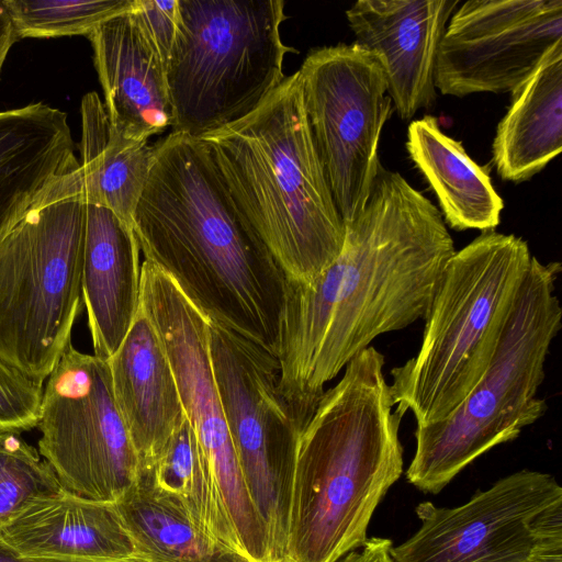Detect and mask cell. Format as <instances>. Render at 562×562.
Returning a JSON list of instances; mask_svg holds the SVG:
<instances>
[{
	"label": "cell",
	"instance_id": "6da1fadb",
	"mask_svg": "<svg viewBox=\"0 0 562 562\" xmlns=\"http://www.w3.org/2000/svg\"><path fill=\"white\" fill-rule=\"evenodd\" d=\"M454 251L437 206L381 167L334 262L307 283L288 279L279 390L302 426L325 384L374 338L424 319Z\"/></svg>",
	"mask_w": 562,
	"mask_h": 562
},
{
	"label": "cell",
	"instance_id": "7a4b0ae2",
	"mask_svg": "<svg viewBox=\"0 0 562 562\" xmlns=\"http://www.w3.org/2000/svg\"><path fill=\"white\" fill-rule=\"evenodd\" d=\"M153 149L132 216L139 251L209 321L277 358L285 273L235 203L203 139L171 132Z\"/></svg>",
	"mask_w": 562,
	"mask_h": 562
},
{
	"label": "cell",
	"instance_id": "3957f363",
	"mask_svg": "<svg viewBox=\"0 0 562 562\" xmlns=\"http://www.w3.org/2000/svg\"><path fill=\"white\" fill-rule=\"evenodd\" d=\"M369 346L325 391L300 434L284 562H338L367 541L374 510L403 472L395 409Z\"/></svg>",
	"mask_w": 562,
	"mask_h": 562
},
{
	"label": "cell",
	"instance_id": "277c9868",
	"mask_svg": "<svg viewBox=\"0 0 562 562\" xmlns=\"http://www.w3.org/2000/svg\"><path fill=\"white\" fill-rule=\"evenodd\" d=\"M201 139L286 279L307 283L334 262L345 223L312 139L299 70L251 114Z\"/></svg>",
	"mask_w": 562,
	"mask_h": 562
},
{
	"label": "cell",
	"instance_id": "5b68a950",
	"mask_svg": "<svg viewBox=\"0 0 562 562\" xmlns=\"http://www.w3.org/2000/svg\"><path fill=\"white\" fill-rule=\"evenodd\" d=\"M526 240L482 232L447 261L415 357L391 370L396 409L417 426L449 417L485 372L531 263Z\"/></svg>",
	"mask_w": 562,
	"mask_h": 562
},
{
	"label": "cell",
	"instance_id": "8992f818",
	"mask_svg": "<svg viewBox=\"0 0 562 562\" xmlns=\"http://www.w3.org/2000/svg\"><path fill=\"white\" fill-rule=\"evenodd\" d=\"M561 263L532 256L497 348L479 382L446 419L417 426L406 470L411 484L438 494L492 448L516 439L548 406L538 390L552 341L562 327L555 295Z\"/></svg>",
	"mask_w": 562,
	"mask_h": 562
},
{
	"label": "cell",
	"instance_id": "52a82bcc",
	"mask_svg": "<svg viewBox=\"0 0 562 562\" xmlns=\"http://www.w3.org/2000/svg\"><path fill=\"white\" fill-rule=\"evenodd\" d=\"M80 164L0 241V359L44 382L83 306Z\"/></svg>",
	"mask_w": 562,
	"mask_h": 562
},
{
	"label": "cell",
	"instance_id": "ba28073f",
	"mask_svg": "<svg viewBox=\"0 0 562 562\" xmlns=\"http://www.w3.org/2000/svg\"><path fill=\"white\" fill-rule=\"evenodd\" d=\"M283 0H178L166 65L171 132L201 138L254 111L284 80Z\"/></svg>",
	"mask_w": 562,
	"mask_h": 562
},
{
	"label": "cell",
	"instance_id": "9c48e42d",
	"mask_svg": "<svg viewBox=\"0 0 562 562\" xmlns=\"http://www.w3.org/2000/svg\"><path fill=\"white\" fill-rule=\"evenodd\" d=\"M210 356L233 447L249 495L284 562L296 451L303 427L279 390L274 356L209 321Z\"/></svg>",
	"mask_w": 562,
	"mask_h": 562
},
{
	"label": "cell",
	"instance_id": "30bf717a",
	"mask_svg": "<svg viewBox=\"0 0 562 562\" xmlns=\"http://www.w3.org/2000/svg\"><path fill=\"white\" fill-rule=\"evenodd\" d=\"M299 72L314 146L338 212L350 222L382 167L380 138L392 110L386 74L356 42L310 50Z\"/></svg>",
	"mask_w": 562,
	"mask_h": 562
},
{
	"label": "cell",
	"instance_id": "8fae6325",
	"mask_svg": "<svg viewBox=\"0 0 562 562\" xmlns=\"http://www.w3.org/2000/svg\"><path fill=\"white\" fill-rule=\"evenodd\" d=\"M416 514L393 562H562V487L548 473L521 470L461 506L424 502Z\"/></svg>",
	"mask_w": 562,
	"mask_h": 562
},
{
	"label": "cell",
	"instance_id": "7c38bea8",
	"mask_svg": "<svg viewBox=\"0 0 562 562\" xmlns=\"http://www.w3.org/2000/svg\"><path fill=\"white\" fill-rule=\"evenodd\" d=\"M40 453L66 492L116 503L139 460L116 404L108 360L70 342L44 384Z\"/></svg>",
	"mask_w": 562,
	"mask_h": 562
},
{
	"label": "cell",
	"instance_id": "4fadbf2b",
	"mask_svg": "<svg viewBox=\"0 0 562 562\" xmlns=\"http://www.w3.org/2000/svg\"><path fill=\"white\" fill-rule=\"evenodd\" d=\"M562 43L561 0H470L454 10L439 45L441 94L512 92Z\"/></svg>",
	"mask_w": 562,
	"mask_h": 562
},
{
	"label": "cell",
	"instance_id": "5bb4252c",
	"mask_svg": "<svg viewBox=\"0 0 562 562\" xmlns=\"http://www.w3.org/2000/svg\"><path fill=\"white\" fill-rule=\"evenodd\" d=\"M459 0H359L346 11L356 43L375 54L402 120L429 109L439 45Z\"/></svg>",
	"mask_w": 562,
	"mask_h": 562
},
{
	"label": "cell",
	"instance_id": "9a60e30c",
	"mask_svg": "<svg viewBox=\"0 0 562 562\" xmlns=\"http://www.w3.org/2000/svg\"><path fill=\"white\" fill-rule=\"evenodd\" d=\"M133 7L88 38L112 126L128 139L148 142L172 125V108L166 64Z\"/></svg>",
	"mask_w": 562,
	"mask_h": 562
},
{
	"label": "cell",
	"instance_id": "2e32d148",
	"mask_svg": "<svg viewBox=\"0 0 562 562\" xmlns=\"http://www.w3.org/2000/svg\"><path fill=\"white\" fill-rule=\"evenodd\" d=\"M0 532L30 562H143L115 503L65 490L34 503Z\"/></svg>",
	"mask_w": 562,
	"mask_h": 562
},
{
	"label": "cell",
	"instance_id": "e0dca14e",
	"mask_svg": "<svg viewBox=\"0 0 562 562\" xmlns=\"http://www.w3.org/2000/svg\"><path fill=\"white\" fill-rule=\"evenodd\" d=\"M139 252L132 225L86 203L81 289L93 352L101 359L116 352L139 308Z\"/></svg>",
	"mask_w": 562,
	"mask_h": 562
},
{
	"label": "cell",
	"instance_id": "ac0fdd59",
	"mask_svg": "<svg viewBox=\"0 0 562 562\" xmlns=\"http://www.w3.org/2000/svg\"><path fill=\"white\" fill-rule=\"evenodd\" d=\"M108 363L114 397L139 467L151 464L186 414L165 347L140 304L127 335Z\"/></svg>",
	"mask_w": 562,
	"mask_h": 562
},
{
	"label": "cell",
	"instance_id": "d6986e66",
	"mask_svg": "<svg viewBox=\"0 0 562 562\" xmlns=\"http://www.w3.org/2000/svg\"><path fill=\"white\" fill-rule=\"evenodd\" d=\"M79 164L65 112L43 102L0 111V241Z\"/></svg>",
	"mask_w": 562,
	"mask_h": 562
},
{
	"label": "cell",
	"instance_id": "ffe728a7",
	"mask_svg": "<svg viewBox=\"0 0 562 562\" xmlns=\"http://www.w3.org/2000/svg\"><path fill=\"white\" fill-rule=\"evenodd\" d=\"M510 93L493 140V164L503 180L521 182L562 149V43Z\"/></svg>",
	"mask_w": 562,
	"mask_h": 562
},
{
	"label": "cell",
	"instance_id": "44dd1931",
	"mask_svg": "<svg viewBox=\"0 0 562 562\" xmlns=\"http://www.w3.org/2000/svg\"><path fill=\"white\" fill-rule=\"evenodd\" d=\"M406 148L435 192L443 221L451 228L484 232L499 224L504 203L487 171L459 140L441 131L437 117L426 115L413 121Z\"/></svg>",
	"mask_w": 562,
	"mask_h": 562
},
{
	"label": "cell",
	"instance_id": "7402d4cb",
	"mask_svg": "<svg viewBox=\"0 0 562 562\" xmlns=\"http://www.w3.org/2000/svg\"><path fill=\"white\" fill-rule=\"evenodd\" d=\"M80 112V175L86 203L108 207L132 225L147 180L153 146L120 134L97 92L82 97Z\"/></svg>",
	"mask_w": 562,
	"mask_h": 562
},
{
	"label": "cell",
	"instance_id": "603a6c76",
	"mask_svg": "<svg viewBox=\"0 0 562 562\" xmlns=\"http://www.w3.org/2000/svg\"><path fill=\"white\" fill-rule=\"evenodd\" d=\"M115 505L143 562H251L214 539L180 498L140 470Z\"/></svg>",
	"mask_w": 562,
	"mask_h": 562
},
{
	"label": "cell",
	"instance_id": "cb8c5ba5",
	"mask_svg": "<svg viewBox=\"0 0 562 562\" xmlns=\"http://www.w3.org/2000/svg\"><path fill=\"white\" fill-rule=\"evenodd\" d=\"M138 470L145 472L156 487L180 498L214 539L239 553L234 538L213 505L201 447L187 416L161 454L151 464L139 467Z\"/></svg>",
	"mask_w": 562,
	"mask_h": 562
},
{
	"label": "cell",
	"instance_id": "d4e9b609",
	"mask_svg": "<svg viewBox=\"0 0 562 562\" xmlns=\"http://www.w3.org/2000/svg\"><path fill=\"white\" fill-rule=\"evenodd\" d=\"M21 38L88 36L108 19L130 10L134 0H1Z\"/></svg>",
	"mask_w": 562,
	"mask_h": 562
},
{
	"label": "cell",
	"instance_id": "484cf974",
	"mask_svg": "<svg viewBox=\"0 0 562 562\" xmlns=\"http://www.w3.org/2000/svg\"><path fill=\"white\" fill-rule=\"evenodd\" d=\"M61 491L53 468L19 432L0 431V528Z\"/></svg>",
	"mask_w": 562,
	"mask_h": 562
},
{
	"label": "cell",
	"instance_id": "4316f807",
	"mask_svg": "<svg viewBox=\"0 0 562 562\" xmlns=\"http://www.w3.org/2000/svg\"><path fill=\"white\" fill-rule=\"evenodd\" d=\"M44 382L0 359V431L22 432L37 427Z\"/></svg>",
	"mask_w": 562,
	"mask_h": 562
},
{
	"label": "cell",
	"instance_id": "83f0119b",
	"mask_svg": "<svg viewBox=\"0 0 562 562\" xmlns=\"http://www.w3.org/2000/svg\"><path fill=\"white\" fill-rule=\"evenodd\" d=\"M133 8L167 65L179 29L178 0H135Z\"/></svg>",
	"mask_w": 562,
	"mask_h": 562
},
{
	"label": "cell",
	"instance_id": "f1b7e54d",
	"mask_svg": "<svg viewBox=\"0 0 562 562\" xmlns=\"http://www.w3.org/2000/svg\"><path fill=\"white\" fill-rule=\"evenodd\" d=\"M392 541L385 538H368L362 547L349 552L338 562H393L390 555Z\"/></svg>",
	"mask_w": 562,
	"mask_h": 562
},
{
	"label": "cell",
	"instance_id": "f546056e",
	"mask_svg": "<svg viewBox=\"0 0 562 562\" xmlns=\"http://www.w3.org/2000/svg\"><path fill=\"white\" fill-rule=\"evenodd\" d=\"M19 41L11 21L0 3V75L12 45Z\"/></svg>",
	"mask_w": 562,
	"mask_h": 562
},
{
	"label": "cell",
	"instance_id": "4dcf8cb0",
	"mask_svg": "<svg viewBox=\"0 0 562 562\" xmlns=\"http://www.w3.org/2000/svg\"><path fill=\"white\" fill-rule=\"evenodd\" d=\"M0 562H30L21 558L2 538L0 532Z\"/></svg>",
	"mask_w": 562,
	"mask_h": 562
}]
</instances>
